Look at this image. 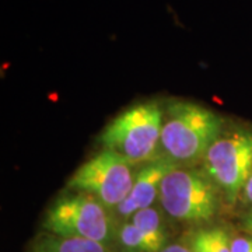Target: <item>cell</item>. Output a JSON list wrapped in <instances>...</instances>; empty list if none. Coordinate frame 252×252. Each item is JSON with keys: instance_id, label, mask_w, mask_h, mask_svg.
I'll return each instance as SVG.
<instances>
[{"instance_id": "15", "label": "cell", "mask_w": 252, "mask_h": 252, "mask_svg": "<svg viewBox=\"0 0 252 252\" xmlns=\"http://www.w3.org/2000/svg\"><path fill=\"white\" fill-rule=\"evenodd\" d=\"M241 227H243V230L247 234H250L252 237V210H250V212L243 217V220H241Z\"/></svg>"}, {"instance_id": "11", "label": "cell", "mask_w": 252, "mask_h": 252, "mask_svg": "<svg viewBox=\"0 0 252 252\" xmlns=\"http://www.w3.org/2000/svg\"><path fill=\"white\" fill-rule=\"evenodd\" d=\"M118 241L122 252H150L140 230L132 221H126L121 225Z\"/></svg>"}, {"instance_id": "10", "label": "cell", "mask_w": 252, "mask_h": 252, "mask_svg": "<svg viewBox=\"0 0 252 252\" xmlns=\"http://www.w3.org/2000/svg\"><path fill=\"white\" fill-rule=\"evenodd\" d=\"M231 237L221 227L202 228L190 235L189 247L193 252H231Z\"/></svg>"}, {"instance_id": "14", "label": "cell", "mask_w": 252, "mask_h": 252, "mask_svg": "<svg viewBox=\"0 0 252 252\" xmlns=\"http://www.w3.org/2000/svg\"><path fill=\"white\" fill-rule=\"evenodd\" d=\"M243 198L245 203H248V205L252 206V172L248 181H247V184H245V187H244Z\"/></svg>"}, {"instance_id": "6", "label": "cell", "mask_w": 252, "mask_h": 252, "mask_svg": "<svg viewBox=\"0 0 252 252\" xmlns=\"http://www.w3.org/2000/svg\"><path fill=\"white\" fill-rule=\"evenodd\" d=\"M206 171L224 192L225 199L235 203L252 172V133L237 132L220 136L205 156Z\"/></svg>"}, {"instance_id": "9", "label": "cell", "mask_w": 252, "mask_h": 252, "mask_svg": "<svg viewBox=\"0 0 252 252\" xmlns=\"http://www.w3.org/2000/svg\"><path fill=\"white\" fill-rule=\"evenodd\" d=\"M31 252H108L104 244L84 238L46 235L32 247Z\"/></svg>"}, {"instance_id": "2", "label": "cell", "mask_w": 252, "mask_h": 252, "mask_svg": "<svg viewBox=\"0 0 252 252\" xmlns=\"http://www.w3.org/2000/svg\"><path fill=\"white\" fill-rule=\"evenodd\" d=\"M164 112L158 102L146 101L118 114L99 135L104 149L132 164L150 161L161 140Z\"/></svg>"}, {"instance_id": "3", "label": "cell", "mask_w": 252, "mask_h": 252, "mask_svg": "<svg viewBox=\"0 0 252 252\" xmlns=\"http://www.w3.org/2000/svg\"><path fill=\"white\" fill-rule=\"evenodd\" d=\"M42 225L54 235L84 238L104 245L111 243L114 235L108 207L80 192L56 199L48 209Z\"/></svg>"}, {"instance_id": "5", "label": "cell", "mask_w": 252, "mask_h": 252, "mask_svg": "<svg viewBox=\"0 0 252 252\" xmlns=\"http://www.w3.org/2000/svg\"><path fill=\"white\" fill-rule=\"evenodd\" d=\"M158 199L167 215L189 223L210 220L219 206L217 185L210 177L178 167L164 178Z\"/></svg>"}, {"instance_id": "12", "label": "cell", "mask_w": 252, "mask_h": 252, "mask_svg": "<svg viewBox=\"0 0 252 252\" xmlns=\"http://www.w3.org/2000/svg\"><path fill=\"white\" fill-rule=\"evenodd\" d=\"M231 252H252V237H237L233 238Z\"/></svg>"}, {"instance_id": "8", "label": "cell", "mask_w": 252, "mask_h": 252, "mask_svg": "<svg viewBox=\"0 0 252 252\" xmlns=\"http://www.w3.org/2000/svg\"><path fill=\"white\" fill-rule=\"evenodd\" d=\"M130 221L140 230L150 252H160L168 245V235L162 224L161 216L153 206L136 212Z\"/></svg>"}, {"instance_id": "7", "label": "cell", "mask_w": 252, "mask_h": 252, "mask_svg": "<svg viewBox=\"0 0 252 252\" xmlns=\"http://www.w3.org/2000/svg\"><path fill=\"white\" fill-rule=\"evenodd\" d=\"M177 167L170 157H160L147 161L135 172L133 185L126 199L115 209L119 217H132L136 212L150 207L158 198L160 189L167 174Z\"/></svg>"}, {"instance_id": "1", "label": "cell", "mask_w": 252, "mask_h": 252, "mask_svg": "<svg viewBox=\"0 0 252 252\" xmlns=\"http://www.w3.org/2000/svg\"><path fill=\"white\" fill-rule=\"evenodd\" d=\"M165 111L160 144L175 162H193L205 157L221 136L223 119L213 109L177 99Z\"/></svg>"}, {"instance_id": "4", "label": "cell", "mask_w": 252, "mask_h": 252, "mask_svg": "<svg viewBox=\"0 0 252 252\" xmlns=\"http://www.w3.org/2000/svg\"><path fill=\"white\" fill-rule=\"evenodd\" d=\"M133 165L115 152L104 149L73 172L67 189L93 196L108 209H117L132 189Z\"/></svg>"}, {"instance_id": "13", "label": "cell", "mask_w": 252, "mask_h": 252, "mask_svg": "<svg viewBox=\"0 0 252 252\" xmlns=\"http://www.w3.org/2000/svg\"><path fill=\"white\" fill-rule=\"evenodd\" d=\"M160 252H193L192 248L189 245H185V244L175 243V244H168L165 248H162Z\"/></svg>"}]
</instances>
